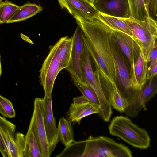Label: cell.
Masks as SVG:
<instances>
[{"label": "cell", "mask_w": 157, "mask_h": 157, "mask_svg": "<svg viewBox=\"0 0 157 157\" xmlns=\"http://www.w3.org/2000/svg\"><path fill=\"white\" fill-rule=\"evenodd\" d=\"M85 36V43L96 68L105 80V86H117V74L113 49V29L97 18L87 19L74 15Z\"/></svg>", "instance_id": "6da1fadb"}, {"label": "cell", "mask_w": 157, "mask_h": 157, "mask_svg": "<svg viewBox=\"0 0 157 157\" xmlns=\"http://www.w3.org/2000/svg\"><path fill=\"white\" fill-rule=\"evenodd\" d=\"M108 129L111 135L120 138L135 148L146 149L150 147L151 139L147 131L134 123L127 116L114 117Z\"/></svg>", "instance_id": "7a4b0ae2"}, {"label": "cell", "mask_w": 157, "mask_h": 157, "mask_svg": "<svg viewBox=\"0 0 157 157\" xmlns=\"http://www.w3.org/2000/svg\"><path fill=\"white\" fill-rule=\"evenodd\" d=\"M91 59L85 43L80 58L82 81L89 85L95 92L100 108L98 115L104 121L108 122L113 112L112 107L105 96L98 71L96 68L95 71L93 70Z\"/></svg>", "instance_id": "3957f363"}, {"label": "cell", "mask_w": 157, "mask_h": 157, "mask_svg": "<svg viewBox=\"0 0 157 157\" xmlns=\"http://www.w3.org/2000/svg\"><path fill=\"white\" fill-rule=\"evenodd\" d=\"M80 157H132L130 149L124 144L104 136H90L85 141Z\"/></svg>", "instance_id": "277c9868"}, {"label": "cell", "mask_w": 157, "mask_h": 157, "mask_svg": "<svg viewBox=\"0 0 157 157\" xmlns=\"http://www.w3.org/2000/svg\"><path fill=\"white\" fill-rule=\"evenodd\" d=\"M125 20L132 32L133 39L139 46L147 61L151 50L156 42L157 22L149 17L144 21L132 17Z\"/></svg>", "instance_id": "5b68a950"}, {"label": "cell", "mask_w": 157, "mask_h": 157, "mask_svg": "<svg viewBox=\"0 0 157 157\" xmlns=\"http://www.w3.org/2000/svg\"><path fill=\"white\" fill-rule=\"evenodd\" d=\"M65 67L59 55V42L58 40L49 47V51L40 70L39 78L44 91V95L52 97L55 80L60 71Z\"/></svg>", "instance_id": "8992f818"}, {"label": "cell", "mask_w": 157, "mask_h": 157, "mask_svg": "<svg viewBox=\"0 0 157 157\" xmlns=\"http://www.w3.org/2000/svg\"><path fill=\"white\" fill-rule=\"evenodd\" d=\"M43 98H36L34 109L28 130L32 131L38 143L42 157L51 155L46 136L43 117Z\"/></svg>", "instance_id": "52a82bcc"}, {"label": "cell", "mask_w": 157, "mask_h": 157, "mask_svg": "<svg viewBox=\"0 0 157 157\" xmlns=\"http://www.w3.org/2000/svg\"><path fill=\"white\" fill-rule=\"evenodd\" d=\"M16 126L0 125V135L7 151L8 157H24L25 136L21 133H16Z\"/></svg>", "instance_id": "ba28073f"}, {"label": "cell", "mask_w": 157, "mask_h": 157, "mask_svg": "<svg viewBox=\"0 0 157 157\" xmlns=\"http://www.w3.org/2000/svg\"><path fill=\"white\" fill-rule=\"evenodd\" d=\"M112 46L117 77L119 83L117 89L128 105L137 96L132 88L130 78L124 61L113 44Z\"/></svg>", "instance_id": "9c48e42d"}, {"label": "cell", "mask_w": 157, "mask_h": 157, "mask_svg": "<svg viewBox=\"0 0 157 157\" xmlns=\"http://www.w3.org/2000/svg\"><path fill=\"white\" fill-rule=\"evenodd\" d=\"M140 91L136 98L128 104L124 113L127 116L136 117L142 110L146 109V105L157 92V75L148 80Z\"/></svg>", "instance_id": "30bf717a"}, {"label": "cell", "mask_w": 157, "mask_h": 157, "mask_svg": "<svg viewBox=\"0 0 157 157\" xmlns=\"http://www.w3.org/2000/svg\"><path fill=\"white\" fill-rule=\"evenodd\" d=\"M92 3L102 14L124 19L131 17L128 0H94Z\"/></svg>", "instance_id": "8fae6325"}, {"label": "cell", "mask_w": 157, "mask_h": 157, "mask_svg": "<svg viewBox=\"0 0 157 157\" xmlns=\"http://www.w3.org/2000/svg\"><path fill=\"white\" fill-rule=\"evenodd\" d=\"M71 37L72 40L71 59L68 66L66 69L71 76L82 81L80 58L84 46L85 36L82 30L78 25Z\"/></svg>", "instance_id": "7c38bea8"}, {"label": "cell", "mask_w": 157, "mask_h": 157, "mask_svg": "<svg viewBox=\"0 0 157 157\" xmlns=\"http://www.w3.org/2000/svg\"><path fill=\"white\" fill-rule=\"evenodd\" d=\"M44 101L43 117L46 136L50 153L55 149L59 142L57 128L53 116L52 97L44 95Z\"/></svg>", "instance_id": "4fadbf2b"}, {"label": "cell", "mask_w": 157, "mask_h": 157, "mask_svg": "<svg viewBox=\"0 0 157 157\" xmlns=\"http://www.w3.org/2000/svg\"><path fill=\"white\" fill-rule=\"evenodd\" d=\"M61 9L64 8L71 14L87 19L97 18L99 12L92 3L87 0H58Z\"/></svg>", "instance_id": "5bb4252c"}, {"label": "cell", "mask_w": 157, "mask_h": 157, "mask_svg": "<svg viewBox=\"0 0 157 157\" xmlns=\"http://www.w3.org/2000/svg\"><path fill=\"white\" fill-rule=\"evenodd\" d=\"M112 36L128 59L132 69L140 52L139 46L131 36L123 32L113 29Z\"/></svg>", "instance_id": "9a60e30c"}, {"label": "cell", "mask_w": 157, "mask_h": 157, "mask_svg": "<svg viewBox=\"0 0 157 157\" xmlns=\"http://www.w3.org/2000/svg\"><path fill=\"white\" fill-rule=\"evenodd\" d=\"M147 62L141 52L133 67L131 69L130 82L133 90L138 95L147 82Z\"/></svg>", "instance_id": "2e32d148"}, {"label": "cell", "mask_w": 157, "mask_h": 157, "mask_svg": "<svg viewBox=\"0 0 157 157\" xmlns=\"http://www.w3.org/2000/svg\"><path fill=\"white\" fill-rule=\"evenodd\" d=\"M99 106L90 102L84 103H72L67 112V120L71 122L79 124L83 118L100 111Z\"/></svg>", "instance_id": "e0dca14e"}, {"label": "cell", "mask_w": 157, "mask_h": 157, "mask_svg": "<svg viewBox=\"0 0 157 157\" xmlns=\"http://www.w3.org/2000/svg\"><path fill=\"white\" fill-rule=\"evenodd\" d=\"M43 10L40 5L28 2L19 6L7 23L18 22L25 20Z\"/></svg>", "instance_id": "ac0fdd59"}, {"label": "cell", "mask_w": 157, "mask_h": 157, "mask_svg": "<svg viewBox=\"0 0 157 157\" xmlns=\"http://www.w3.org/2000/svg\"><path fill=\"white\" fill-rule=\"evenodd\" d=\"M97 18L112 29L124 33L132 38V32L125 19L109 16L100 13Z\"/></svg>", "instance_id": "d6986e66"}, {"label": "cell", "mask_w": 157, "mask_h": 157, "mask_svg": "<svg viewBox=\"0 0 157 157\" xmlns=\"http://www.w3.org/2000/svg\"><path fill=\"white\" fill-rule=\"evenodd\" d=\"M71 123L63 117L59 121L57 128L59 140L67 147L71 146L74 142Z\"/></svg>", "instance_id": "ffe728a7"}, {"label": "cell", "mask_w": 157, "mask_h": 157, "mask_svg": "<svg viewBox=\"0 0 157 157\" xmlns=\"http://www.w3.org/2000/svg\"><path fill=\"white\" fill-rule=\"evenodd\" d=\"M25 138L24 157H42L38 143L33 132L28 130Z\"/></svg>", "instance_id": "44dd1931"}, {"label": "cell", "mask_w": 157, "mask_h": 157, "mask_svg": "<svg viewBox=\"0 0 157 157\" xmlns=\"http://www.w3.org/2000/svg\"><path fill=\"white\" fill-rule=\"evenodd\" d=\"M71 78L72 80L73 84L78 88L82 95L91 103L100 107L97 96L92 88L88 84L83 82L76 79L72 76H71Z\"/></svg>", "instance_id": "7402d4cb"}, {"label": "cell", "mask_w": 157, "mask_h": 157, "mask_svg": "<svg viewBox=\"0 0 157 157\" xmlns=\"http://www.w3.org/2000/svg\"><path fill=\"white\" fill-rule=\"evenodd\" d=\"M131 17L135 19L144 21L148 17L147 9L144 0H128Z\"/></svg>", "instance_id": "603a6c76"}, {"label": "cell", "mask_w": 157, "mask_h": 157, "mask_svg": "<svg viewBox=\"0 0 157 157\" xmlns=\"http://www.w3.org/2000/svg\"><path fill=\"white\" fill-rule=\"evenodd\" d=\"M19 7L8 0H0V24L6 23Z\"/></svg>", "instance_id": "cb8c5ba5"}, {"label": "cell", "mask_w": 157, "mask_h": 157, "mask_svg": "<svg viewBox=\"0 0 157 157\" xmlns=\"http://www.w3.org/2000/svg\"><path fill=\"white\" fill-rule=\"evenodd\" d=\"M109 102L112 107L121 113H124L128 104L121 94L117 86L113 89Z\"/></svg>", "instance_id": "d4e9b609"}, {"label": "cell", "mask_w": 157, "mask_h": 157, "mask_svg": "<svg viewBox=\"0 0 157 157\" xmlns=\"http://www.w3.org/2000/svg\"><path fill=\"white\" fill-rule=\"evenodd\" d=\"M0 113L4 117L12 118L16 116L12 103L0 95Z\"/></svg>", "instance_id": "484cf974"}, {"label": "cell", "mask_w": 157, "mask_h": 157, "mask_svg": "<svg viewBox=\"0 0 157 157\" xmlns=\"http://www.w3.org/2000/svg\"><path fill=\"white\" fill-rule=\"evenodd\" d=\"M146 7L148 17L157 22V0H149Z\"/></svg>", "instance_id": "4316f807"}, {"label": "cell", "mask_w": 157, "mask_h": 157, "mask_svg": "<svg viewBox=\"0 0 157 157\" xmlns=\"http://www.w3.org/2000/svg\"><path fill=\"white\" fill-rule=\"evenodd\" d=\"M13 123L7 120L5 117L0 115V125H11ZM0 152L4 157H8L7 151L3 143L0 135Z\"/></svg>", "instance_id": "83f0119b"}, {"label": "cell", "mask_w": 157, "mask_h": 157, "mask_svg": "<svg viewBox=\"0 0 157 157\" xmlns=\"http://www.w3.org/2000/svg\"><path fill=\"white\" fill-rule=\"evenodd\" d=\"M157 60L148 66L147 75V80H149L153 77L157 75Z\"/></svg>", "instance_id": "f1b7e54d"}, {"label": "cell", "mask_w": 157, "mask_h": 157, "mask_svg": "<svg viewBox=\"0 0 157 157\" xmlns=\"http://www.w3.org/2000/svg\"><path fill=\"white\" fill-rule=\"evenodd\" d=\"M157 44L156 42L149 53L147 60V66L157 60Z\"/></svg>", "instance_id": "f546056e"}, {"label": "cell", "mask_w": 157, "mask_h": 157, "mask_svg": "<svg viewBox=\"0 0 157 157\" xmlns=\"http://www.w3.org/2000/svg\"><path fill=\"white\" fill-rule=\"evenodd\" d=\"M89 102H90L83 95L74 98H73V103H74L79 104Z\"/></svg>", "instance_id": "4dcf8cb0"}, {"label": "cell", "mask_w": 157, "mask_h": 157, "mask_svg": "<svg viewBox=\"0 0 157 157\" xmlns=\"http://www.w3.org/2000/svg\"><path fill=\"white\" fill-rule=\"evenodd\" d=\"M149 1V0H144V3L146 6L147 4Z\"/></svg>", "instance_id": "1f68e13d"}, {"label": "cell", "mask_w": 157, "mask_h": 157, "mask_svg": "<svg viewBox=\"0 0 157 157\" xmlns=\"http://www.w3.org/2000/svg\"><path fill=\"white\" fill-rule=\"evenodd\" d=\"M2 73V68L1 63V59H0V77Z\"/></svg>", "instance_id": "d6a6232c"}, {"label": "cell", "mask_w": 157, "mask_h": 157, "mask_svg": "<svg viewBox=\"0 0 157 157\" xmlns=\"http://www.w3.org/2000/svg\"><path fill=\"white\" fill-rule=\"evenodd\" d=\"M91 2L92 3L94 0H87Z\"/></svg>", "instance_id": "836d02e7"}, {"label": "cell", "mask_w": 157, "mask_h": 157, "mask_svg": "<svg viewBox=\"0 0 157 157\" xmlns=\"http://www.w3.org/2000/svg\"></svg>", "instance_id": "e575fe53"}]
</instances>
